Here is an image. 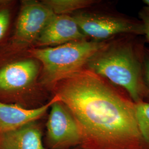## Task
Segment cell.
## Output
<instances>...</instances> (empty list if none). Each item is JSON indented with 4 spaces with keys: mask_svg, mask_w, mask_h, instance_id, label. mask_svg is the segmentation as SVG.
<instances>
[{
    "mask_svg": "<svg viewBox=\"0 0 149 149\" xmlns=\"http://www.w3.org/2000/svg\"><path fill=\"white\" fill-rule=\"evenodd\" d=\"M54 15L42 1H23L16 25V39L23 44L36 41Z\"/></svg>",
    "mask_w": 149,
    "mask_h": 149,
    "instance_id": "obj_6",
    "label": "cell"
},
{
    "mask_svg": "<svg viewBox=\"0 0 149 149\" xmlns=\"http://www.w3.org/2000/svg\"><path fill=\"white\" fill-rule=\"evenodd\" d=\"M135 113L140 133L149 149V102L140 101L135 103Z\"/></svg>",
    "mask_w": 149,
    "mask_h": 149,
    "instance_id": "obj_12",
    "label": "cell"
},
{
    "mask_svg": "<svg viewBox=\"0 0 149 149\" xmlns=\"http://www.w3.org/2000/svg\"><path fill=\"white\" fill-rule=\"evenodd\" d=\"M39 71V65L33 58L6 65L0 69V91L11 93L26 89L36 81Z\"/></svg>",
    "mask_w": 149,
    "mask_h": 149,
    "instance_id": "obj_8",
    "label": "cell"
},
{
    "mask_svg": "<svg viewBox=\"0 0 149 149\" xmlns=\"http://www.w3.org/2000/svg\"><path fill=\"white\" fill-rule=\"evenodd\" d=\"M143 2L144 4L145 5V6L149 7V0H144Z\"/></svg>",
    "mask_w": 149,
    "mask_h": 149,
    "instance_id": "obj_16",
    "label": "cell"
},
{
    "mask_svg": "<svg viewBox=\"0 0 149 149\" xmlns=\"http://www.w3.org/2000/svg\"><path fill=\"white\" fill-rule=\"evenodd\" d=\"M0 149H45L42 130L36 122L0 134Z\"/></svg>",
    "mask_w": 149,
    "mask_h": 149,
    "instance_id": "obj_10",
    "label": "cell"
},
{
    "mask_svg": "<svg viewBox=\"0 0 149 149\" xmlns=\"http://www.w3.org/2000/svg\"><path fill=\"white\" fill-rule=\"evenodd\" d=\"M50 108L47 124V140L50 148L68 149L80 147L82 144L81 130L68 107L59 98Z\"/></svg>",
    "mask_w": 149,
    "mask_h": 149,
    "instance_id": "obj_5",
    "label": "cell"
},
{
    "mask_svg": "<svg viewBox=\"0 0 149 149\" xmlns=\"http://www.w3.org/2000/svg\"><path fill=\"white\" fill-rule=\"evenodd\" d=\"M10 14L8 10L0 11V40L3 37L10 23Z\"/></svg>",
    "mask_w": 149,
    "mask_h": 149,
    "instance_id": "obj_15",
    "label": "cell"
},
{
    "mask_svg": "<svg viewBox=\"0 0 149 149\" xmlns=\"http://www.w3.org/2000/svg\"><path fill=\"white\" fill-rule=\"evenodd\" d=\"M81 31L92 40L105 42L123 35L144 36V28L139 19L118 12H83L73 16Z\"/></svg>",
    "mask_w": 149,
    "mask_h": 149,
    "instance_id": "obj_4",
    "label": "cell"
},
{
    "mask_svg": "<svg viewBox=\"0 0 149 149\" xmlns=\"http://www.w3.org/2000/svg\"><path fill=\"white\" fill-rule=\"evenodd\" d=\"M145 43L138 36L114 38L107 41L85 68L125 92L135 103L143 101Z\"/></svg>",
    "mask_w": 149,
    "mask_h": 149,
    "instance_id": "obj_2",
    "label": "cell"
},
{
    "mask_svg": "<svg viewBox=\"0 0 149 149\" xmlns=\"http://www.w3.org/2000/svg\"><path fill=\"white\" fill-rule=\"evenodd\" d=\"M43 3L55 15H67L74 11L90 8L98 3L95 0H45Z\"/></svg>",
    "mask_w": 149,
    "mask_h": 149,
    "instance_id": "obj_11",
    "label": "cell"
},
{
    "mask_svg": "<svg viewBox=\"0 0 149 149\" xmlns=\"http://www.w3.org/2000/svg\"><path fill=\"white\" fill-rule=\"evenodd\" d=\"M58 98V96L55 95L47 104L33 109L0 101V134L9 132L30 123L36 122L45 115Z\"/></svg>",
    "mask_w": 149,
    "mask_h": 149,
    "instance_id": "obj_9",
    "label": "cell"
},
{
    "mask_svg": "<svg viewBox=\"0 0 149 149\" xmlns=\"http://www.w3.org/2000/svg\"><path fill=\"white\" fill-rule=\"evenodd\" d=\"M107 42L85 39L55 47L33 49L30 53L33 59L43 65L42 82L47 85H55L85 69L91 58Z\"/></svg>",
    "mask_w": 149,
    "mask_h": 149,
    "instance_id": "obj_3",
    "label": "cell"
},
{
    "mask_svg": "<svg viewBox=\"0 0 149 149\" xmlns=\"http://www.w3.org/2000/svg\"><path fill=\"white\" fill-rule=\"evenodd\" d=\"M139 19L142 22L144 28L145 42L149 43V7L145 6L139 12Z\"/></svg>",
    "mask_w": 149,
    "mask_h": 149,
    "instance_id": "obj_14",
    "label": "cell"
},
{
    "mask_svg": "<svg viewBox=\"0 0 149 149\" xmlns=\"http://www.w3.org/2000/svg\"><path fill=\"white\" fill-rule=\"evenodd\" d=\"M55 95L79 124L84 149H149L141 138L135 103L123 91L83 69L55 85Z\"/></svg>",
    "mask_w": 149,
    "mask_h": 149,
    "instance_id": "obj_1",
    "label": "cell"
},
{
    "mask_svg": "<svg viewBox=\"0 0 149 149\" xmlns=\"http://www.w3.org/2000/svg\"><path fill=\"white\" fill-rule=\"evenodd\" d=\"M143 84L144 90L143 101L149 102V48L146 47L144 50Z\"/></svg>",
    "mask_w": 149,
    "mask_h": 149,
    "instance_id": "obj_13",
    "label": "cell"
},
{
    "mask_svg": "<svg viewBox=\"0 0 149 149\" xmlns=\"http://www.w3.org/2000/svg\"><path fill=\"white\" fill-rule=\"evenodd\" d=\"M87 39L73 16L55 15L37 38L38 45L43 48Z\"/></svg>",
    "mask_w": 149,
    "mask_h": 149,
    "instance_id": "obj_7",
    "label": "cell"
},
{
    "mask_svg": "<svg viewBox=\"0 0 149 149\" xmlns=\"http://www.w3.org/2000/svg\"><path fill=\"white\" fill-rule=\"evenodd\" d=\"M80 148H81V149H83V148H81V147H80Z\"/></svg>",
    "mask_w": 149,
    "mask_h": 149,
    "instance_id": "obj_17",
    "label": "cell"
}]
</instances>
